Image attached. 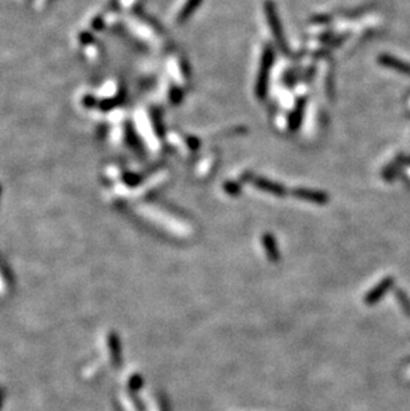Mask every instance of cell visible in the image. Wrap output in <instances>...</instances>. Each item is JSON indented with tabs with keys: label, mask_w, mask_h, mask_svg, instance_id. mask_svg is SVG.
<instances>
[{
	"label": "cell",
	"mask_w": 410,
	"mask_h": 411,
	"mask_svg": "<svg viewBox=\"0 0 410 411\" xmlns=\"http://www.w3.org/2000/svg\"><path fill=\"white\" fill-rule=\"evenodd\" d=\"M293 195L298 199H304L309 202H316V204H325L328 201V196L317 190H309V189H296Z\"/></svg>",
	"instance_id": "cell-3"
},
{
	"label": "cell",
	"mask_w": 410,
	"mask_h": 411,
	"mask_svg": "<svg viewBox=\"0 0 410 411\" xmlns=\"http://www.w3.org/2000/svg\"><path fill=\"white\" fill-rule=\"evenodd\" d=\"M273 63V51L272 48L267 47L262 54V64H261L260 75H258L257 87H256V93L258 99H264L267 94V84H268V72Z\"/></svg>",
	"instance_id": "cell-1"
},
{
	"label": "cell",
	"mask_w": 410,
	"mask_h": 411,
	"mask_svg": "<svg viewBox=\"0 0 410 411\" xmlns=\"http://www.w3.org/2000/svg\"><path fill=\"white\" fill-rule=\"evenodd\" d=\"M201 2H203V0H188L185 3V6L183 7V10L180 11L179 16H177V21H179V23L185 21L186 19L196 11V8L200 6Z\"/></svg>",
	"instance_id": "cell-6"
},
{
	"label": "cell",
	"mask_w": 410,
	"mask_h": 411,
	"mask_svg": "<svg viewBox=\"0 0 410 411\" xmlns=\"http://www.w3.org/2000/svg\"><path fill=\"white\" fill-rule=\"evenodd\" d=\"M304 103H305V100H302V103H300V104L297 105L296 111L293 112L291 116V120H289V128L293 129V131L297 129L298 125H300V123H301L302 111H304Z\"/></svg>",
	"instance_id": "cell-8"
},
{
	"label": "cell",
	"mask_w": 410,
	"mask_h": 411,
	"mask_svg": "<svg viewBox=\"0 0 410 411\" xmlns=\"http://www.w3.org/2000/svg\"><path fill=\"white\" fill-rule=\"evenodd\" d=\"M380 63L385 67H389L392 69H396V71L402 72L403 75L410 76V64H406L405 61L398 60V59L389 56V55H382V56H380Z\"/></svg>",
	"instance_id": "cell-4"
},
{
	"label": "cell",
	"mask_w": 410,
	"mask_h": 411,
	"mask_svg": "<svg viewBox=\"0 0 410 411\" xmlns=\"http://www.w3.org/2000/svg\"><path fill=\"white\" fill-rule=\"evenodd\" d=\"M225 189H227V192L233 193V195L240 192V186L236 185V184H232V182H228L227 185H225Z\"/></svg>",
	"instance_id": "cell-9"
},
{
	"label": "cell",
	"mask_w": 410,
	"mask_h": 411,
	"mask_svg": "<svg viewBox=\"0 0 410 411\" xmlns=\"http://www.w3.org/2000/svg\"><path fill=\"white\" fill-rule=\"evenodd\" d=\"M265 14H267V17H268L269 26H271L272 30H273V35H275L276 40L278 41L280 47L285 48V41H284V35H282L281 24H280V20H278L275 4L272 3V2H267V3H265Z\"/></svg>",
	"instance_id": "cell-2"
},
{
	"label": "cell",
	"mask_w": 410,
	"mask_h": 411,
	"mask_svg": "<svg viewBox=\"0 0 410 411\" xmlns=\"http://www.w3.org/2000/svg\"><path fill=\"white\" fill-rule=\"evenodd\" d=\"M253 184L257 186V188L262 189V190H265V192L272 193V195L282 196L285 193V190L282 186H280L278 184H276V182L269 181V180H267V179H262V177H256V179L253 180Z\"/></svg>",
	"instance_id": "cell-5"
},
{
	"label": "cell",
	"mask_w": 410,
	"mask_h": 411,
	"mask_svg": "<svg viewBox=\"0 0 410 411\" xmlns=\"http://www.w3.org/2000/svg\"><path fill=\"white\" fill-rule=\"evenodd\" d=\"M262 241H264V248L265 250H267V254H268L269 258L273 261L278 260V250L277 246H276L275 238L272 236H269V234H265Z\"/></svg>",
	"instance_id": "cell-7"
}]
</instances>
